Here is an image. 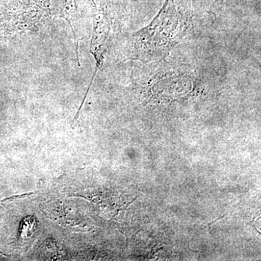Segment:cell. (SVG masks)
I'll use <instances>...</instances> for the list:
<instances>
[{
  "instance_id": "2",
  "label": "cell",
  "mask_w": 261,
  "mask_h": 261,
  "mask_svg": "<svg viewBox=\"0 0 261 261\" xmlns=\"http://www.w3.org/2000/svg\"><path fill=\"white\" fill-rule=\"evenodd\" d=\"M53 18L50 0H13L0 20V36L13 37L37 30Z\"/></svg>"
},
{
  "instance_id": "3",
  "label": "cell",
  "mask_w": 261,
  "mask_h": 261,
  "mask_svg": "<svg viewBox=\"0 0 261 261\" xmlns=\"http://www.w3.org/2000/svg\"><path fill=\"white\" fill-rule=\"evenodd\" d=\"M90 2L93 10V32L90 53L95 60L96 67L88 90L97 75V70L102 68L112 29V20L107 0H90Z\"/></svg>"
},
{
  "instance_id": "1",
  "label": "cell",
  "mask_w": 261,
  "mask_h": 261,
  "mask_svg": "<svg viewBox=\"0 0 261 261\" xmlns=\"http://www.w3.org/2000/svg\"><path fill=\"white\" fill-rule=\"evenodd\" d=\"M190 28V16L182 0H166L150 24L130 36L126 60L142 62L164 59Z\"/></svg>"
},
{
  "instance_id": "4",
  "label": "cell",
  "mask_w": 261,
  "mask_h": 261,
  "mask_svg": "<svg viewBox=\"0 0 261 261\" xmlns=\"http://www.w3.org/2000/svg\"><path fill=\"white\" fill-rule=\"evenodd\" d=\"M51 11L55 18H61L68 22L74 39L75 51L77 53L79 65V13L76 0H50Z\"/></svg>"
}]
</instances>
